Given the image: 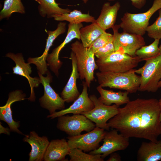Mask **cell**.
Masks as SVG:
<instances>
[{
	"label": "cell",
	"instance_id": "obj_9",
	"mask_svg": "<svg viewBox=\"0 0 161 161\" xmlns=\"http://www.w3.org/2000/svg\"><path fill=\"white\" fill-rule=\"evenodd\" d=\"M93 101L94 107L90 111L82 113L87 118L95 123L96 127L108 130L109 120L116 115L119 112V106L114 104L108 106L100 102L94 95L89 96Z\"/></svg>",
	"mask_w": 161,
	"mask_h": 161
},
{
	"label": "cell",
	"instance_id": "obj_19",
	"mask_svg": "<svg viewBox=\"0 0 161 161\" xmlns=\"http://www.w3.org/2000/svg\"><path fill=\"white\" fill-rule=\"evenodd\" d=\"M70 58L72 61V72L67 82L61 93V97L67 103L74 102L80 94L76 85L77 80L80 78L77 59L75 53L72 51L70 53Z\"/></svg>",
	"mask_w": 161,
	"mask_h": 161
},
{
	"label": "cell",
	"instance_id": "obj_4",
	"mask_svg": "<svg viewBox=\"0 0 161 161\" xmlns=\"http://www.w3.org/2000/svg\"><path fill=\"white\" fill-rule=\"evenodd\" d=\"M161 8V0H154L151 7L146 12L141 13H125L119 24L123 32L142 36L146 32L151 16Z\"/></svg>",
	"mask_w": 161,
	"mask_h": 161
},
{
	"label": "cell",
	"instance_id": "obj_35",
	"mask_svg": "<svg viewBox=\"0 0 161 161\" xmlns=\"http://www.w3.org/2000/svg\"><path fill=\"white\" fill-rule=\"evenodd\" d=\"M11 130L10 128L8 127H4L1 124H0V134H4L8 135L10 134Z\"/></svg>",
	"mask_w": 161,
	"mask_h": 161
},
{
	"label": "cell",
	"instance_id": "obj_37",
	"mask_svg": "<svg viewBox=\"0 0 161 161\" xmlns=\"http://www.w3.org/2000/svg\"><path fill=\"white\" fill-rule=\"evenodd\" d=\"M158 86L159 88H161V79L159 82Z\"/></svg>",
	"mask_w": 161,
	"mask_h": 161
},
{
	"label": "cell",
	"instance_id": "obj_11",
	"mask_svg": "<svg viewBox=\"0 0 161 161\" xmlns=\"http://www.w3.org/2000/svg\"><path fill=\"white\" fill-rule=\"evenodd\" d=\"M113 129L111 131H106L102 140V145L89 154H101L102 157L104 159L113 152L124 150L127 148L129 144V138L119 133L116 129Z\"/></svg>",
	"mask_w": 161,
	"mask_h": 161
},
{
	"label": "cell",
	"instance_id": "obj_2",
	"mask_svg": "<svg viewBox=\"0 0 161 161\" xmlns=\"http://www.w3.org/2000/svg\"><path fill=\"white\" fill-rule=\"evenodd\" d=\"M135 69L122 72H96L99 85L102 87L124 90L129 93H136L140 86V77L137 75Z\"/></svg>",
	"mask_w": 161,
	"mask_h": 161
},
{
	"label": "cell",
	"instance_id": "obj_14",
	"mask_svg": "<svg viewBox=\"0 0 161 161\" xmlns=\"http://www.w3.org/2000/svg\"><path fill=\"white\" fill-rule=\"evenodd\" d=\"M6 56L9 57L15 62L16 65L13 67V73L25 77L27 80L30 88V96L27 99L31 101H35V96L34 91V87H37L41 83L39 78H33L30 76L31 68L29 63L25 62L22 54L21 53L15 54L9 52Z\"/></svg>",
	"mask_w": 161,
	"mask_h": 161
},
{
	"label": "cell",
	"instance_id": "obj_18",
	"mask_svg": "<svg viewBox=\"0 0 161 161\" xmlns=\"http://www.w3.org/2000/svg\"><path fill=\"white\" fill-rule=\"evenodd\" d=\"M23 140L28 143L31 149L29 154V161H42L49 144L48 138L40 137L34 131H30L28 134L24 135Z\"/></svg>",
	"mask_w": 161,
	"mask_h": 161
},
{
	"label": "cell",
	"instance_id": "obj_7",
	"mask_svg": "<svg viewBox=\"0 0 161 161\" xmlns=\"http://www.w3.org/2000/svg\"><path fill=\"white\" fill-rule=\"evenodd\" d=\"M119 24L112 28L113 31V43L115 52L119 51L131 56H136V51L145 44L143 36L124 32L119 33Z\"/></svg>",
	"mask_w": 161,
	"mask_h": 161
},
{
	"label": "cell",
	"instance_id": "obj_23",
	"mask_svg": "<svg viewBox=\"0 0 161 161\" xmlns=\"http://www.w3.org/2000/svg\"><path fill=\"white\" fill-rule=\"evenodd\" d=\"M96 89L100 95L98 100L106 105L110 106L114 104L120 106L130 101L128 96L129 93L127 91L115 92L104 89L100 85Z\"/></svg>",
	"mask_w": 161,
	"mask_h": 161
},
{
	"label": "cell",
	"instance_id": "obj_28",
	"mask_svg": "<svg viewBox=\"0 0 161 161\" xmlns=\"http://www.w3.org/2000/svg\"><path fill=\"white\" fill-rule=\"evenodd\" d=\"M159 41V39H155L149 45L142 47L136 51V56L140 58L142 61H145L160 54L158 47Z\"/></svg>",
	"mask_w": 161,
	"mask_h": 161
},
{
	"label": "cell",
	"instance_id": "obj_40",
	"mask_svg": "<svg viewBox=\"0 0 161 161\" xmlns=\"http://www.w3.org/2000/svg\"><path fill=\"white\" fill-rule=\"evenodd\" d=\"M82 0L84 3L86 4L87 3L88 0Z\"/></svg>",
	"mask_w": 161,
	"mask_h": 161
},
{
	"label": "cell",
	"instance_id": "obj_6",
	"mask_svg": "<svg viewBox=\"0 0 161 161\" xmlns=\"http://www.w3.org/2000/svg\"><path fill=\"white\" fill-rule=\"evenodd\" d=\"M141 67L135 70L140 75L138 91L154 93L158 90V84L161 79V54L148 59Z\"/></svg>",
	"mask_w": 161,
	"mask_h": 161
},
{
	"label": "cell",
	"instance_id": "obj_8",
	"mask_svg": "<svg viewBox=\"0 0 161 161\" xmlns=\"http://www.w3.org/2000/svg\"><path fill=\"white\" fill-rule=\"evenodd\" d=\"M57 129L70 136L81 134L83 131L89 132L96 127L95 124L82 114H75L58 117Z\"/></svg>",
	"mask_w": 161,
	"mask_h": 161
},
{
	"label": "cell",
	"instance_id": "obj_27",
	"mask_svg": "<svg viewBox=\"0 0 161 161\" xmlns=\"http://www.w3.org/2000/svg\"><path fill=\"white\" fill-rule=\"evenodd\" d=\"M14 12L21 14L25 13L24 7L21 0H5L3 7L0 13V20L9 18Z\"/></svg>",
	"mask_w": 161,
	"mask_h": 161
},
{
	"label": "cell",
	"instance_id": "obj_32",
	"mask_svg": "<svg viewBox=\"0 0 161 161\" xmlns=\"http://www.w3.org/2000/svg\"><path fill=\"white\" fill-rule=\"evenodd\" d=\"M115 52L113 40L112 41L103 47L98 49L95 53V56L100 58L107 56Z\"/></svg>",
	"mask_w": 161,
	"mask_h": 161
},
{
	"label": "cell",
	"instance_id": "obj_16",
	"mask_svg": "<svg viewBox=\"0 0 161 161\" xmlns=\"http://www.w3.org/2000/svg\"><path fill=\"white\" fill-rule=\"evenodd\" d=\"M66 23L65 22H60L57 28L53 31H47L48 37L47 39L46 44L44 52L40 56L35 58H29L27 60L30 64L36 65L38 72L42 75L47 74L48 71V65L46 62L47 57L50 47L55 39L60 35L64 33L66 30Z\"/></svg>",
	"mask_w": 161,
	"mask_h": 161
},
{
	"label": "cell",
	"instance_id": "obj_5",
	"mask_svg": "<svg viewBox=\"0 0 161 161\" xmlns=\"http://www.w3.org/2000/svg\"><path fill=\"white\" fill-rule=\"evenodd\" d=\"M142 61L137 56H131L126 54L115 51L96 61L100 72H122L133 69Z\"/></svg>",
	"mask_w": 161,
	"mask_h": 161
},
{
	"label": "cell",
	"instance_id": "obj_36",
	"mask_svg": "<svg viewBox=\"0 0 161 161\" xmlns=\"http://www.w3.org/2000/svg\"><path fill=\"white\" fill-rule=\"evenodd\" d=\"M158 102L160 109L159 119L161 122V97L158 100Z\"/></svg>",
	"mask_w": 161,
	"mask_h": 161
},
{
	"label": "cell",
	"instance_id": "obj_22",
	"mask_svg": "<svg viewBox=\"0 0 161 161\" xmlns=\"http://www.w3.org/2000/svg\"><path fill=\"white\" fill-rule=\"evenodd\" d=\"M138 161H158L161 160V140L143 142L137 152Z\"/></svg>",
	"mask_w": 161,
	"mask_h": 161
},
{
	"label": "cell",
	"instance_id": "obj_26",
	"mask_svg": "<svg viewBox=\"0 0 161 161\" xmlns=\"http://www.w3.org/2000/svg\"><path fill=\"white\" fill-rule=\"evenodd\" d=\"M52 17L56 21H66L72 24H79L83 22L92 23L96 21L95 18L89 13H83L80 10H76L63 15H55Z\"/></svg>",
	"mask_w": 161,
	"mask_h": 161
},
{
	"label": "cell",
	"instance_id": "obj_30",
	"mask_svg": "<svg viewBox=\"0 0 161 161\" xmlns=\"http://www.w3.org/2000/svg\"><path fill=\"white\" fill-rule=\"evenodd\" d=\"M159 16L154 22L146 30L148 36L155 39H161V8L158 10Z\"/></svg>",
	"mask_w": 161,
	"mask_h": 161
},
{
	"label": "cell",
	"instance_id": "obj_21",
	"mask_svg": "<svg viewBox=\"0 0 161 161\" xmlns=\"http://www.w3.org/2000/svg\"><path fill=\"white\" fill-rule=\"evenodd\" d=\"M120 7V2H116L111 5L109 2L103 5L100 13L95 22L105 30L114 26L118 12Z\"/></svg>",
	"mask_w": 161,
	"mask_h": 161
},
{
	"label": "cell",
	"instance_id": "obj_31",
	"mask_svg": "<svg viewBox=\"0 0 161 161\" xmlns=\"http://www.w3.org/2000/svg\"><path fill=\"white\" fill-rule=\"evenodd\" d=\"M113 39V35L105 32L94 41L91 47L95 53L98 49L104 47Z\"/></svg>",
	"mask_w": 161,
	"mask_h": 161
},
{
	"label": "cell",
	"instance_id": "obj_15",
	"mask_svg": "<svg viewBox=\"0 0 161 161\" xmlns=\"http://www.w3.org/2000/svg\"><path fill=\"white\" fill-rule=\"evenodd\" d=\"M83 89L82 92L72 105L67 109L49 114L47 117L53 119L69 113L73 114H81L92 109L94 107V105L89 96L87 92L88 87L85 81H83Z\"/></svg>",
	"mask_w": 161,
	"mask_h": 161
},
{
	"label": "cell",
	"instance_id": "obj_20",
	"mask_svg": "<svg viewBox=\"0 0 161 161\" xmlns=\"http://www.w3.org/2000/svg\"><path fill=\"white\" fill-rule=\"evenodd\" d=\"M70 150L67 141L64 138L52 140L49 142L43 160L67 161L65 157L69 155Z\"/></svg>",
	"mask_w": 161,
	"mask_h": 161
},
{
	"label": "cell",
	"instance_id": "obj_1",
	"mask_svg": "<svg viewBox=\"0 0 161 161\" xmlns=\"http://www.w3.org/2000/svg\"><path fill=\"white\" fill-rule=\"evenodd\" d=\"M158 100L138 98L129 101L108 122V126L128 137L156 142L160 135Z\"/></svg>",
	"mask_w": 161,
	"mask_h": 161
},
{
	"label": "cell",
	"instance_id": "obj_33",
	"mask_svg": "<svg viewBox=\"0 0 161 161\" xmlns=\"http://www.w3.org/2000/svg\"><path fill=\"white\" fill-rule=\"evenodd\" d=\"M109 1H113L115 0H106ZM131 2L132 5L135 8L140 9L145 4L146 0H129Z\"/></svg>",
	"mask_w": 161,
	"mask_h": 161
},
{
	"label": "cell",
	"instance_id": "obj_12",
	"mask_svg": "<svg viewBox=\"0 0 161 161\" xmlns=\"http://www.w3.org/2000/svg\"><path fill=\"white\" fill-rule=\"evenodd\" d=\"M106 131L96 127L87 133L67 138L70 149L78 148L85 152H90L98 148L102 141Z\"/></svg>",
	"mask_w": 161,
	"mask_h": 161
},
{
	"label": "cell",
	"instance_id": "obj_29",
	"mask_svg": "<svg viewBox=\"0 0 161 161\" xmlns=\"http://www.w3.org/2000/svg\"><path fill=\"white\" fill-rule=\"evenodd\" d=\"M78 148L70 150L69 155L70 161H103L101 154H91L83 152Z\"/></svg>",
	"mask_w": 161,
	"mask_h": 161
},
{
	"label": "cell",
	"instance_id": "obj_39",
	"mask_svg": "<svg viewBox=\"0 0 161 161\" xmlns=\"http://www.w3.org/2000/svg\"><path fill=\"white\" fill-rule=\"evenodd\" d=\"M159 48L160 49V54H161V43L160 46L159 47Z\"/></svg>",
	"mask_w": 161,
	"mask_h": 161
},
{
	"label": "cell",
	"instance_id": "obj_3",
	"mask_svg": "<svg viewBox=\"0 0 161 161\" xmlns=\"http://www.w3.org/2000/svg\"><path fill=\"white\" fill-rule=\"evenodd\" d=\"M71 49L77 59L78 70L81 80L85 79L88 87L94 79V72L98 69L91 47H84L82 43L76 41L71 45Z\"/></svg>",
	"mask_w": 161,
	"mask_h": 161
},
{
	"label": "cell",
	"instance_id": "obj_17",
	"mask_svg": "<svg viewBox=\"0 0 161 161\" xmlns=\"http://www.w3.org/2000/svg\"><path fill=\"white\" fill-rule=\"evenodd\" d=\"M26 95L22 91L17 90L9 93L6 104L0 107V119L6 122L8 125L11 131L24 135L19 129L20 121H15L12 115V104L14 103L24 100L26 99Z\"/></svg>",
	"mask_w": 161,
	"mask_h": 161
},
{
	"label": "cell",
	"instance_id": "obj_25",
	"mask_svg": "<svg viewBox=\"0 0 161 161\" xmlns=\"http://www.w3.org/2000/svg\"><path fill=\"white\" fill-rule=\"evenodd\" d=\"M39 4L38 10L40 14L43 17L47 16L52 18L55 15H63L68 13L71 11L69 9L60 7L55 0H33Z\"/></svg>",
	"mask_w": 161,
	"mask_h": 161
},
{
	"label": "cell",
	"instance_id": "obj_38",
	"mask_svg": "<svg viewBox=\"0 0 161 161\" xmlns=\"http://www.w3.org/2000/svg\"><path fill=\"white\" fill-rule=\"evenodd\" d=\"M160 135L161 137V122H160Z\"/></svg>",
	"mask_w": 161,
	"mask_h": 161
},
{
	"label": "cell",
	"instance_id": "obj_34",
	"mask_svg": "<svg viewBox=\"0 0 161 161\" xmlns=\"http://www.w3.org/2000/svg\"><path fill=\"white\" fill-rule=\"evenodd\" d=\"M110 155L109 157L106 160L107 161H121L122 160L120 155L115 152H113Z\"/></svg>",
	"mask_w": 161,
	"mask_h": 161
},
{
	"label": "cell",
	"instance_id": "obj_13",
	"mask_svg": "<svg viewBox=\"0 0 161 161\" xmlns=\"http://www.w3.org/2000/svg\"><path fill=\"white\" fill-rule=\"evenodd\" d=\"M83 26L82 23L78 24L69 23L66 36L64 41L58 46L54 49L52 52L49 54L47 58L48 66L55 75L58 76L59 70L62 62L59 59L60 51L65 46L75 38L80 40V30Z\"/></svg>",
	"mask_w": 161,
	"mask_h": 161
},
{
	"label": "cell",
	"instance_id": "obj_10",
	"mask_svg": "<svg viewBox=\"0 0 161 161\" xmlns=\"http://www.w3.org/2000/svg\"><path fill=\"white\" fill-rule=\"evenodd\" d=\"M38 74L41 83L43 85L44 90L43 95L39 100L41 106L47 110L49 114L55 113L56 110L64 109L65 101L50 85L52 80V76L50 72L48 70L46 77L38 72Z\"/></svg>",
	"mask_w": 161,
	"mask_h": 161
},
{
	"label": "cell",
	"instance_id": "obj_24",
	"mask_svg": "<svg viewBox=\"0 0 161 161\" xmlns=\"http://www.w3.org/2000/svg\"><path fill=\"white\" fill-rule=\"evenodd\" d=\"M106 31L100 27L96 22L80 30V38L84 47L91 46L94 41Z\"/></svg>",
	"mask_w": 161,
	"mask_h": 161
}]
</instances>
